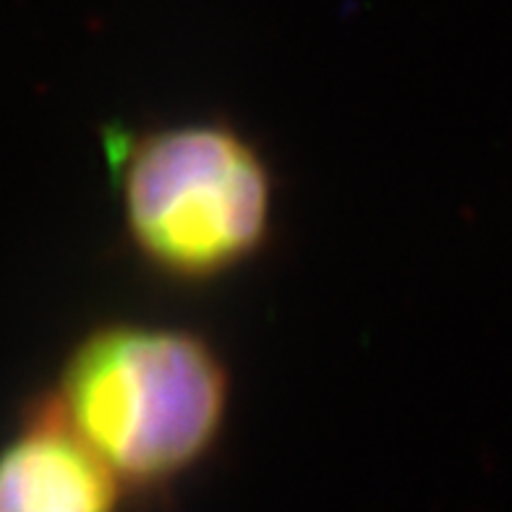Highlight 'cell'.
I'll list each match as a JSON object with an SVG mask.
<instances>
[{
  "label": "cell",
  "instance_id": "1",
  "mask_svg": "<svg viewBox=\"0 0 512 512\" xmlns=\"http://www.w3.org/2000/svg\"><path fill=\"white\" fill-rule=\"evenodd\" d=\"M50 403L128 494H162L202 468L230 416V371L186 327L97 324L71 348Z\"/></svg>",
  "mask_w": 512,
  "mask_h": 512
},
{
  "label": "cell",
  "instance_id": "2",
  "mask_svg": "<svg viewBox=\"0 0 512 512\" xmlns=\"http://www.w3.org/2000/svg\"><path fill=\"white\" fill-rule=\"evenodd\" d=\"M121 215L134 254L173 283H212L249 264L275 225V176L228 121L136 134L121 157Z\"/></svg>",
  "mask_w": 512,
  "mask_h": 512
},
{
  "label": "cell",
  "instance_id": "3",
  "mask_svg": "<svg viewBox=\"0 0 512 512\" xmlns=\"http://www.w3.org/2000/svg\"><path fill=\"white\" fill-rule=\"evenodd\" d=\"M126 494L50 400L0 450V512H121Z\"/></svg>",
  "mask_w": 512,
  "mask_h": 512
}]
</instances>
